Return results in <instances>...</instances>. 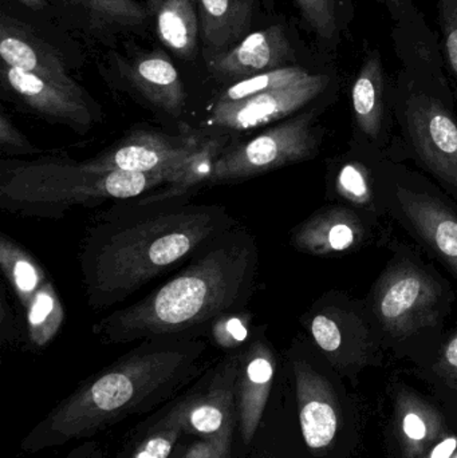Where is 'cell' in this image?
<instances>
[{
  "label": "cell",
  "instance_id": "cell-8",
  "mask_svg": "<svg viewBox=\"0 0 457 458\" xmlns=\"http://www.w3.org/2000/svg\"><path fill=\"white\" fill-rule=\"evenodd\" d=\"M309 341L341 377L353 379L383 365V335L364 299L345 291L322 293L303 314Z\"/></svg>",
  "mask_w": 457,
  "mask_h": 458
},
{
  "label": "cell",
  "instance_id": "cell-36",
  "mask_svg": "<svg viewBox=\"0 0 457 458\" xmlns=\"http://www.w3.org/2000/svg\"><path fill=\"white\" fill-rule=\"evenodd\" d=\"M231 438H199L182 458H230Z\"/></svg>",
  "mask_w": 457,
  "mask_h": 458
},
{
  "label": "cell",
  "instance_id": "cell-26",
  "mask_svg": "<svg viewBox=\"0 0 457 458\" xmlns=\"http://www.w3.org/2000/svg\"><path fill=\"white\" fill-rule=\"evenodd\" d=\"M0 267L23 309L48 280L38 261L4 233L0 236Z\"/></svg>",
  "mask_w": 457,
  "mask_h": 458
},
{
  "label": "cell",
  "instance_id": "cell-29",
  "mask_svg": "<svg viewBox=\"0 0 457 458\" xmlns=\"http://www.w3.org/2000/svg\"><path fill=\"white\" fill-rule=\"evenodd\" d=\"M419 370L443 401H457V327L445 333L434 362Z\"/></svg>",
  "mask_w": 457,
  "mask_h": 458
},
{
  "label": "cell",
  "instance_id": "cell-30",
  "mask_svg": "<svg viewBox=\"0 0 457 458\" xmlns=\"http://www.w3.org/2000/svg\"><path fill=\"white\" fill-rule=\"evenodd\" d=\"M182 432L184 427L182 411L177 403L163 420L156 422L148 435L134 446L131 458H169Z\"/></svg>",
  "mask_w": 457,
  "mask_h": 458
},
{
  "label": "cell",
  "instance_id": "cell-11",
  "mask_svg": "<svg viewBox=\"0 0 457 458\" xmlns=\"http://www.w3.org/2000/svg\"><path fill=\"white\" fill-rule=\"evenodd\" d=\"M334 78L326 72H311L308 78L235 102H216L209 114L211 128L246 131L281 123L309 107L335 99Z\"/></svg>",
  "mask_w": 457,
  "mask_h": 458
},
{
  "label": "cell",
  "instance_id": "cell-5",
  "mask_svg": "<svg viewBox=\"0 0 457 458\" xmlns=\"http://www.w3.org/2000/svg\"><path fill=\"white\" fill-rule=\"evenodd\" d=\"M182 168L153 174H94L86 171L82 164L69 161L3 160L0 207L23 216L62 219L74 207L141 198L174 182Z\"/></svg>",
  "mask_w": 457,
  "mask_h": 458
},
{
  "label": "cell",
  "instance_id": "cell-27",
  "mask_svg": "<svg viewBox=\"0 0 457 458\" xmlns=\"http://www.w3.org/2000/svg\"><path fill=\"white\" fill-rule=\"evenodd\" d=\"M27 333L35 347H46L61 330L64 309L50 280L39 288L26 307Z\"/></svg>",
  "mask_w": 457,
  "mask_h": 458
},
{
  "label": "cell",
  "instance_id": "cell-1",
  "mask_svg": "<svg viewBox=\"0 0 457 458\" xmlns=\"http://www.w3.org/2000/svg\"><path fill=\"white\" fill-rule=\"evenodd\" d=\"M236 225L224 207L123 201L101 217L83 242L86 301L94 310L121 303Z\"/></svg>",
  "mask_w": 457,
  "mask_h": 458
},
{
  "label": "cell",
  "instance_id": "cell-6",
  "mask_svg": "<svg viewBox=\"0 0 457 458\" xmlns=\"http://www.w3.org/2000/svg\"><path fill=\"white\" fill-rule=\"evenodd\" d=\"M392 107L400 139L388 157L415 161L457 201V117L444 85L408 78L392 94Z\"/></svg>",
  "mask_w": 457,
  "mask_h": 458
},
{
  "label": "cell",
  "instance_id": "cell-12",
  "mask_svg": "<svg viewBox=\"0 0 457 458\" xmlns=\"http://www.w3.org/2000/svg\"><path fill=\"white\" fill-rule=\"evenodd\" d=\"M389 240L383 220L341 203L321 207L290 234V244L298 252L321 258L351 255Z\"/></svg>",
  "mask_w": 457,
  "mask_h": 458
},
{
  "label": "cell",
  "instance_id": "cell-25",
  "mask_svg": "<svg viewBox=\"0 0 457 458\" xmlns=\"http://www.w3.org/2000/svg\"><path fill=\"white\" fill-rule=\"evenodd\" d=\"M161 42L180 58L195 56L200 34L198 0H164L156 13Z\"/></svg>",
  "mask_w": 457,
  "mask_h": 458
},
{
  "label": "cell",
  "instance_id": "cell-23",
  "mask_svg": "<svg viewBox=\"0 0 457 458\" xmlns=\"http://www.w3.org/2000/svg\"><path fill=\"white\" fill-rule=\"evenodd\" d=\"M255 0H198L207 61L241 43L251 30Z\"/></svg>",
  "mask_w": 457,
  "mask_h": 458
},
{
  "label": "cell",
  "instance_id": "cell-9",
  "mask_svg": "<svg viewBox=\"0 0 457 458\" xmlns=\"http://www.w3.org/2000/svg\"><path fill=\"white\" fill-rule=\"evenodd\" d=\"M332 101H325L292 115L238 147L227 148L217 158L209 182L251 179L292 164L318 157L325 139L319 115Z\"/></svg>",
  "mask_w": 457,
  "mask_h": 458
},
{
  "label": "cell",
  "instance_id": "cell-38",
  "mask_svg": "<svg viewBox=\"0 0 457 458\" xmlns=\"http://www.w3.org/2000/svg\"><path fill=\"white\" fill-rule=\"evenodd\" d=\"M164 0H148V5H149L150 13H156L158 8L163 4Z\"/></svg>",
  "mask_w": 457,
  "mask_h": 458
},
{
  "label": "cell",
  "instance_id": "cell-32",
  "mask_svg": "<svg viewBox=\"0 0 457 458\" xmlns=\"http://www.w3.org/2000/svg\"><path fill=\"white\" fill-rule=\"evenodd\" d=\"M250 322L251 317L244 310L223 315L209 327L212 339L222 349H238L250 339Z\"/></svg>",
  "mask_w": 457,
  "mask_h": 458
},
{
  "label": "cell",
  "instance_id": "cell-17",
  "mask_svg": "<svg viewBox=\"0 0 457 458\" xmlns=\"http://www.w3.org/2000/svg\"><path fill=\"white\" fill-rule=\"evenodd\" d=\"M3 83L30 109L54 123H64L83 134L93 126L96 114L83 91L48 82L38 75L2 64Z\"/></svg>",
  "mask_w": 457,
  "mask_h": 458
},
{
  "label": "cell",
  "instance_id": "cell-35",
  "mask_svg": "<svg viewBox=\"0 0 457 458\" xmlns=\"http://www.w3.org/2000/svg\"><path fill=\"white\" fill-rule=\"evenodd\" d=\"M0 147L4 152L15 155H31L39 152L29 140L26 139L13 121L2 113L0 115Z\"/></svg>",
  "mask_w": 457,
  "mask_h": 458
},
{
  "label": "cell",
  "instance_id": "cell-41",
  "mask_svg": "<svg viewBox=\"0 0 457 458\" xmlns=\"http://www.w3.org/2000/svg\"><path fill=\"white\" fill-rule=\"evenodd\" d=\"M259 458H273V457L267 456V454H265V456H260Z\"/></svg>",
  "mask_w": 457,
  "mask_h": 458
},
{
  "label": "cell",
  "instance_id": "cell-40",
  "mask_svg": "<svg viewBox=\"0 0 457 458\" xmlns=\"http://www.w3.org/2000/svg\"><path fill=\"white\" fill-rule=\"evenodd\" d=\"M383 2L389 3L391 5H396L399 3V0H383Z\"/></svg>",
  "mask_w": 457,
  "mask_h": 458
},
{
  "label": "cell",
  "instance_id": "cell-14",
  "mask_svg": "<svg viewBox=\"0 0 457 458\" xmlns=\"http://www.w3.org/2000/svg\"><path fill=\"white\" fill-rule=\"evenodd\" d=\"M388 153L351 136L348 147L327 161L325 188L329 203H341L385 219L378 193V168Z\"/></svg>",
  "mask_w": 457,
  "mask_h": 458
},
{
  "label": "cell",
  "instance_id": "cell-10",
  "mask_svg": "<svg viewBox=\"0 0 457 458\" xmlns=\"http://www.w3.org/2000/svg\"><path fill=\"white\" fill-rule=\"evenodd\" d=\"M290 363L303 441L316 456H325L337 448L345 430L341 376L310 341L292 349Z\"/></svg>",
  "mask_w": 457,
  "mask_h": 458
},
{
  "label": "cell",
  "instance_id": "cell-31",
  "mask_svg": "<svg viewBox=\"0 0 457 458\" xmlns=\"http://www.w3.org/2000/svg\"><path fill=\"white\" fill-rule=\"evenodd\" d=\"M88 11L97 24L133 27L144 23L148 13L134 0H72Z\"/></svg>",
  "mask_w": 457,
  "mask_h": 458
},
{
  "label": "cell",
  "instance_id": "cell-7",
  "mask_svg": "<svg viewBox=\"0 0 457 458\" xmlns=\"http://www.w3.org/2000/svg\"><path fill=\"white\" fill-rule=\"evenodd\" d=\"M378 193L386 217L457 280V201L426 174L389 157L378 168Z\"/></svg>",
  "mask_w": 457,
  "mask_h": 458
},
{
  "label": "cell",
  "instance_id": "cell-19",
  "mask_svg": "<svg viewBox=\"0 0 457 458\" xmlns=\"http://www.w3.org/2000/svg\"><path fill=\"white\" fill-rule=\"evenodd\" d=\"M294 50L284 27H267L247 35L230 50L207 61L215 77L227 81L246 80L262 72L290 66Z\"/></svg>",
  "mask_w": 457,
  "mask_h": 458
},
{
  "label": "cell",
  "instance_id": "cell-22",
  "mask_svg": "<svg viewBox=\"0 0 457 458\" xmlns=\"http://www.w3.org/2000/svg\"><path fill=\"white\" fill-rule=\"evenodd\" d=\"M125 77L142 98L161 112L171 117H180L184 112V85L176 67L163 51L137 56L126 67Z\"/></svg>",
  "mask_w": 457,
  "mask_h": 458
},
{
  "label": "cell",
  "instance_id": "cell-4",
  "mask_svg": "<svg viewBox=\"0 0 457 458\" xmlns=\"http://www.w3.org/2000/svg\"><path fill=\"white\" fill-rule=\"evenodd\" d=\"M386 245L391 258L365 301L385 350L424 369L439 352L456 295L450 282L420 252L396 239Z\"/></svg>",
  "mask_w": 457,
  "mask_h": 458
},
{
  "label": "cell",
  "instance_id": "cell-28",
  "mask_svg": "<svg viewBox=\"0 0 457 458\" xmlns=\"http://www.w3.org/2000/svg\"><path fill=\"white\" fill-rule=\"evenodd\" d=\"M310 74L309 70L300 66H292V64L271 70V72H262V74L239 81V82H233L220 94L216 102L241 101V99L266 93V91L286 88V86L294 85V83L305 80Z\"/></svg>",
  "mask_w": 457,
  "mask_h": 458
},
{
  "label": "cell",
  "instance_id": "cell-21",
  "mask_svg": "<svg viewBox=\"0 0 457 458\" xmlns=\"http://www.w3.org/2000/svg\"><path fill=\"white\" fill-rule=\"evenodd\" d=\"M0 56L3 64L38 75L48 82L83 91L67 74L63 59L26 24L3 15L0 19Z\"/></svg>",
  "mask_w": 457,
  "mask_h": 458
},
{
  "label": "cell",
  "instance_id": "cell-13",
  "mask_svg": "<svg viewBox=\"0 0 457 458\" xmlns=\"http://www.w3.org/2000/svg\"><path fill=\"white\" fill-rule=\"evenodd\" d=\"M206 137L195 131L171 136L155 131H137L123 137L97 157L80 164L86 171L94 174L174 171L187 165Z\"/></svg>",
  "mask_w": 457,
  "mask_h": 458
},
{
  "label": "cell",
  "instance_id": "cell-20",
  "mask_svg": "<svg viewBox=\"0 0 457 458\" xmlns=\"http://www.w3.org/2000/svg\"><path fill=\"white\" fill-rule=\"evenodd\" d=\"M351 99L353 114L351 136L365 140L388 153L394 137L388 115L385 75L380 58L372 55L364 62L351 86Z\"/></svg>",
  "mask_w": 457,
  "mask_h": 458
},
{
  "label": "cell",
  "instance_id": "cell-18",
  "mask_svg": "<svg viewBox=\"0 0 457 458\" xmlns=\"http://www.w3.org/2000/svg\"><path fill=\"white\" fill-rule=\"evenodd\" d=\"M392 400L394 436L402 458H429L447 437L442 411L404 382L394 385Z\"/></svg>",
  "mask_w": 457,
  "mask_h": 458
},
{
  "label": "cell",
  "instance_id": "cell-34",
  "mask_svg": "<svg viewBox=\"0 0 457 458\" xmlns=\"http://www.w3.org/2000/svg\"><path fill=\"white\" fill-rule=\"evenodd\" d=\"M445 56L457 86V0H439Z\"/></svg>",
  "mask_w": 457,
  "mask_h": 458
},
{
  "label": "cell",
  "instance_id": "cell-37",
  "mask_svg": "<svg viewBox=\"0 0 457 458\" xmlns=\"http://www.w3.org/2000/svg\"><path fill=\"white\" fill-rule=\"evenodd\" d=\"M15 2L21 3V4L26 5L29 8H42L43 5L47 4L46 0H15Z\"/></svg>",
  "mask_w": 457,
  "mask_h": 458
},
{
  "label": "cell",
  "instance_id": "cell-39",
  "mask_svg": "<svg viewBox=\"0 0 457 458\" xmlns=\"http://www.w3.org/2000/svg\"><path fill=\"white\" fill-rule=\"evenodd\" d=\"M263 2H265L266 7H267L268 10H271V8H273L274 2H275V0H263Z\"/></svg>",
  "mask_w": 457,
  "mask_h": 458
},
{
  "label": "cell",
  "instance_id": "cell-15",
  "mask_svg": "<svg viewBox=\"0 0 457 458\" xmlns=\"http://www.w3.org/2000/svg\"><path fill=\"white\" fill-rule=\"evenodd\" d=\"M239 357L225 358L200 392L179 403L184 432L198 438H231L238 425L235 385Z\"/></svg>",
  "mask_w": 457,
  "mask_h": 458
},
{
  "label": "cell",
  "instance_id": "cell-2",
  "mask_svg": "<svg viewBox=\"0 0 457 458\" xmlns=\"http://www.w3.org/2000/svg\"><path fill=\"white\" fill-rule=\"evenodd\" d=\"M258 269L257 240L236 225L141 301L102 318L93 326L94 335L105 344L193 338L223 315L244 310Z\"/></svg>",
  "mask_w": 457,
  "mask_h": 458
},
{
  "label": "cell",
  "instance_id": "cell-16",
  "mask_svg": "<svg viewBox=\"0 0 457 458\" xmlns=\"http://www.w3.org/2000/svg\"><path fill=\"white\" fill-rule=\"evenodd\" d=\"M238 357L236 414L239 432L243 443L249 445L262 421L275 379L278 360L273 346L266 338L265 328L255 334Z\"/></svg>",
  "mask_w": 457,
  "mask_h": 458
},
{
  "label": "cell",
  "instance_id": "cell-24",
  "mask_svg": "<svg viewBox=\"0 0 457 458\" xmlns=\"http://www.w3.org/2000/svg\"><path fill=\"white\" fill-rule=\"evenodd\" d=\"M227 144L228 139L223 134L206 137L198 152L190 157L174 182L164 185L163 190L153 191L141 198L129 200V203L155 204L185 200L190 192L200 187L204 182H209L215 163L219 156L227 149Z\"/></svg>",
  "mask_w": 457,
  "mask_h": 458
},
{
  "label": "cell",
  "instance_id": "cell-33",
  "mask_svg": "<svg viewBox=\"0 0 457 458\" xmlns=\"http://www.w3.org/2000/svg\"><path fill=\"white\" fill-rule=\"evenodd\" d=\"M306 23L324 40H333L338 32L335 0H295Z\"/></svg>",
  "mask_w": 457,
  "mask_h": 458
},
{
  "label": "cell",
  "instance_id": "cell-3",
  "mask_svg": "<svg viewBox=\"0 0 457 458\" xmlns=\"http://www.w3.org/2000/svg\"><path fill=\"white\" fill-rule=\"evenodd\" d=\"M83 382L30 433L24 449L40 451L90 437L120 420L152 408L195 376L206 344L153 338Z\"/></svg>",
  "mask_w": 457,
  "mask_h": 458
}]
</instances>
